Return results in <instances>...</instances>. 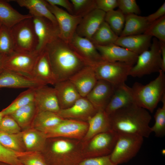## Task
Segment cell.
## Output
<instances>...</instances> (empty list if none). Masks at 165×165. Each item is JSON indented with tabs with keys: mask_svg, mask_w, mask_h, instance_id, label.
Listing matches in <instances>:
<instances>
[{
	"mask_svg": "<svg viewBox=\"0 0 165 165\" xmlns=\"http://www.w3.org/2000/svg\"><path fill=\"white\" fill-rule=\"evenodd\" d=\"M106 13L96 9L83 17L78 26L76 33L90 40L101 23L105 21Z\"/></svg>",
	"mask_w": 165,
	"mask_h": 165,
	"instance_id": "21",
	"label": "cell"
},
{
	"mask_svg": "<svg viewBox=\"0 0 165 165\" xmlns=\"http://www.w3.org/2000/svg\"><path fill=\"white\" fill-rule=\"evenodd\" d=\"M0 165H11L9 164L8 163H5L0 162Z\"/></svg>",
	"mask_w": 165,
	"mask_h": 165,
	"instance_id": "52",
	"label": "cell"
},
{
	"mask_svg": "<svg viewBox=\"0 0 165 165\" xmlns=\"http://www.w3.org/2000/svg\"><path fill=\"white\" fill-rule=\"evenodd\" d=\"M105 21L109 25L113 31L119 36L123 29L125 22V15L119 9L106 13Z\"/></svg>",
	"mask_w": 165,
	"mask_h": 165,
	"instance_id": "36",
	"label": "cell"
},
{
	"mask_svg": "<svg viewBox=\"0 0 165 165\" xmlns=\"http://www.w3.org/2000/svg\"><path fill=\"white\" fill-rule=\"evenodd\" d=\"M95 46L105 61L124 62L134 64L137 61L138 55L115 44Z\"/></svg>",
	"mask_w": 165,
	"mask_h": 165,
	"instance_id": "18",
	"label": "cell"
},
{
	"mask_svg": "<svg viewBox=\"0 0 165 165\" xmlns=\"http://www.w3.org/2000/svg\"><path fill=\"white\" fill-rule=\"evenodd\" d=\"M152 37L144 34L119 36L114 44L138 55L149 49Z\"/></svg>",
	"mask_w": 165,
	"mask_h": 165,
	"instance_id": "24",
	"label": "cell"
},
{
	"mask_svg": "<svg viewBox=\"0 0 165 165\" xmlns=\"http://www.w3.org/2000/svg\"><path fill=\"white\" fill-rule=\"evenodd\" d=\"M95 2L96 9L106 13L118 7L117 0H95Z\"/></svg>",
	"mask_w": 165,
	"mask_h": 165,
	"instance_id": "46",
	"label": "cell"
},
{
	"mask_svg": "<svg viewBox=\"0 0 165 165\" xmlns=\"http://www.w3.org/2000/svg\"><path fill=\"white\" fill-rule=\"evenodd\" d=\"M32 78L44 85H54L57 82L45 49L37 57L33 70Z\"/></svg>",
	"mask_w": 165,
	"mask_h": 165,
	"instance_id": "22",
	"label": "cell"
},
{
	"mask_svg": "<svg viewBox=\"0 0 165 165\" xmlns=\"http://www.w3.org/2000/svg\"><path fill=\"white\" fill-rule=\"evenodd\" d=\"M119 36L112 30L105 21L101 24L90 40L95 46H105L114 44Z\"/></svg>",
	"mask_w": 165,
	"mask_h": 165,
	"instance_id": "33",
	"label": "cell"
},
{
	"mask_svg": "<svg viewBox=\"0 0 165 165\" xmlns=\"http://www.w3.org/2000/svg\"><path fill=\"white\" fill-rule=\"evenodd\" d=\"M161 51L159 41L154 38L149 49L138 55L129 75L140 77L156 72L161 68Z\"/></svg>",
	"mask_w": 165,
	"mask_h": 165,
	"instance_id": "5",
	"label": "cell"
},
{
	"mask_svg": "<svg viewBox=\"0 0 165 165\" xmlns=\"http://www.w3.org/2000/svg\"><path fill=\"white\" fill-rule=\"evenodd\" d=\"M163 103L162 107L158 108L154 116L155 123L151 127L152 132L156 137H162L165 135V95L161 101Z\"/></svg>",
	"mask_w": 165,
	"mask_h": 165,
	"instance_id": "38",
	"label": "cell"
},
{
	"mask_svg": "<svg viewBox=\"0 0 165 165\" xmlns=\"http://www.w3.org/2000/svg\"><path fill=\"white\" fill-rule=\"evenodd\" d=\"M88 127L87 132L82 141L86 142L99 134L112 129L109 118L104 110H99L87 121Z\"/></svg>",
	"mask_w": 165,
	"mask_h": 165,
	"instance_id": "25",
	"label": "cell"
},
{
	"mask_svg": "<svg viewBox=\"0 0 165 165\" xmlns=\"http://www.w3.org/2000/svg\"><path fill=\"white\" fill-rule=\"evenodd\" d=\"M44 49L57 82L68 80L88 65L72 46L60 37L47 45Z\"/></svg>",
	"mask_w": 165,
	"mask_h": 165,
	"instance_id": "1",
	"label": "cell"
},
{
	"mask_svg": "<svg viewBox=\"0 0 165 165\" xmlns=\"http://www.w3.org/2000/svg\"><path fill=\"white\" fill-rule=\"evenodd\" d=\"M82 140L63 137L47 138L41 153L48 165H78L83 159Z\"/></svg>",
	"mask_w": 165,
	"mask_h": 165,
	"instance_id": "3",
	"label": "cell"
},
{
	"mask_svg": "<svg viewBox=\"0 0 165 165\" xmlns=\"http://www.w3.org/2000/svg\"><path fill=\"white\" fill-rule=\"evenodd\" d=\"M164 16H165V2L156 12L146 16V18L148 23L151 24Z\"/></svg>",
	"mask_w": 165,
	"mask_h": 165,
	"instance_id": "48",
	"label": "cell"
},
{
	"mask_svg": "<svg viewBox=\"0 0 165 165\" xmlns=\"http://www.w3.org/2000/svg\"><path fill=\"white\" fill-rule=\"evenodd\" d=\"M69 80L81 96L86 97L98 79L93 67L87 65L73 75Z\"/></svg>",
	"mask_w": 165,
	"mask_h": 165,
	"instance_id": "19",
	"label": "cell"
},
{
	"mask_svg": "<svg viewBox=\"0 0 165 165\" xmlns=\"http://www.w3.org/2000/svg\"><path fill=\"white\" fill-rule=\"evenodd\" d=\"M112 129L118 133L148 138L152 132L149 124L152 117L148 111L132 103L109 116Z\"/></svg>",
	"mask_w": 165,
	"mask_h": 165,
	"instance_id": "2",
	"label": "cell"
},
{
	"mask_svg": "<svg viewBox=\"0 0 165 165\" xmlns=\"http://www.w3.org/2000/svg\"><path fill=\"white\" fill-rule=\"evenodd\" d=\"M39 54L36 51L32 53L14 51L4 55L3 68L32 78L33 70Z\"/></svg>",
	"mask_w": 165,
	"mask_h": 165,
	"instance_id": "10",
	"label": "cell"
},
{
	"mask_svg": "<svg viewBox=\"0 0 165 165\" xmlns=\"http://www.w3.org/2000/svg\"><path fill=\"white\" fill-rule=\"evenodd\" d=\"M144 34L165 43V16L150 24Z\"/></svg>",
	"mask_w": 165,
	"mask_h": 165,
	"instance_id": "39",
	"label": "cell"
},
{
	"mask_svg": "<svg viewBox=\"0 0 165 165\" xmlns=\"http://www.w3.org/2000/svg\"><path fill=\"white\" fill-rule=\"evenodd\" d=\"M53 86L60 109L70 107L81 97L69 79L57 82Z\"/></svg>",
	"mask_w": 165,
	"mask_h": 165,
	"instance_id": "23",
	"label": "cell"
},
{
	"mask_svg": "<svg viewBox=\"0 0 165 165\" xmlns=\"http://www.w3.org/2000/svg\"><path fill=\"white\" fill-rule=\"evenodd\" d=\"M119 9L124 15H138L141 13L140 8L135 0H117Z\"/></svg>",
	"mask_w": 165,
	"mask_h": 165,
	"instance_id": "44",
	"label": "cell"
},
{
	"mask_svg": "<svg viewBox=\"0 0 165 165\" xmlns=\"http://www.w3.org/2000/svg\"><path fill=\"white\" fill-rule=\"evenodd\" d=\"M32 17L23 20L10 28L13 40L14 51L32 53L36 51L38 40Z\"/></svg>",
	"mask_w": 165,
	"mask_h": 165,
	"instance_id": "6",
	"label": "cell"
},
{
	"mask_svg": "<svg viewBox=\"0 0 165 165\" xmlns=\"http://www.w3.org/2000/svg\"><path fill=\"white\" fill-rule=\"evenodd\" d=\"M25 152H16L5 147L0 143V162L11 165H23L19 159Z\"/></svg>",
	"mask_w": 165,
	"mask_h": 165,
	"instance_id": "41",
	"label": "cell"
},
{
	"mask_svg": "<svg viewBox=\"0 0 165 165\" xmlns=\"http://www.w3.org/2000/svg\"><path fill=\"white\" fill-rule=\"evenodd\" d=\"M69 43L88 65L94 66L104 61L95 45L88 38L75 33Z\"/></svg>",
	"mask_w": 165,
	"mask_h": 165,
	"instance_id": "14",
	"label": "cell"
},
{
	"mask_svg": "<svg viewBox=\"0 0 165 165\" xmlns=\"http://www.w3.org/2000/svg\"><path fill=\"white\" fill-rule=\"evenodd\" d=\"M34 102L37 112L47 111L57 113L60 109L54 88L47 85L35 88Z\"/></svg>",
	"mask_w": 165,
	"mask_h": 165,
	"instance_id": "17",
	"label": "cell"
},
{
	"mask_svg": "<svg viewBox=\"0 0 165 165\" xmlns=\"http://www.w3.org/2000/svg\"><path fill=\"white\" fill-rule=\"evenodd\" d=\"M23 143L27 151L42 153L47 139L46 134L33 128L22 131Z\"/></svg>",
	"mask_w": 165,
	"mask_h": 165,
	"instance_id": "27",
	"label": "cell"
},
{
	"mask_svg": "<svg viewBox=\"0 0 165 165\" xmlns=\"http://www.w3.org/2000/svg\"><path fill=\"white\" fill-rule=\"evenodd\" d=\"M161 153L164 155V154H165V150L163 149V150L161 151Z\"/></svg>",
	"mask_w": 165,
	"mask_h": 165,
	"instance_id": "53",
	"label": "cell"
},
{
	"mask_svg": "<svg viewBox=\"0 0 165 165\" xmlns=\"http://www.w3.org/2000/svg\"><path fill=\"white\" fill-rule=\"evenodd\" d=\"M119 134L112 130L97 134L83 142L84 159L110 155L117 140Z\"/></svg>",
	"mask_w": 165,
	"mask_h": 165,
	"instance_id": "9",
	"label": "cell"
},
{
	"mask_svg": "<svg viewBox=\"0 0 165 165\" xmlns=\"http://www.w3.org/2000/svg\"><path fill=\"white\" fill-rule=\"evenodd\" d=\"M158 76L146 85L135 82L129 87L134 103L152 113L165 95V75L160 70Z\"/></svg>",
	"mask_w": 165,
	"mask_h": 165,
	"instance_id": "4",
	"label": "cell"
},
{
	"mask_svg": "<svg viewBox=\"0 0 165 165\" xmlns=\"http://www.w3.org/2000/svg\"><path fill=\"white\" fill-rule=\"evenodd\" d=\"M32 19L38 40L36 51L40 53L47 45L60 37V30L58 26L46 18L32 16Z\"/></svg>",
	"mask_w": 165,
	"mask_h": 165,
	"instance_id": "13",
	"label": "cell"
},
{
	"mask_svg": "<svg viewBox=\"0 0 165 165\" xmlns=\"http://www.w3.org/2000/svg\"><path fill=\"white\" fill-rule=\"evenodd\" d=\"M43 85L33 78L12 71L3 70L0 74V88L29 89Z\"/></svg>",
	"mask_w": 165,
	"mask_h": 165,
	"instance_id": "20",
	"label": "cell"
},
{
	"mask_svg": "<svg viewBox=\"0 0 165 165\" xmlns=\"http://www.w3.org/2000/svg\"><path fill=\"white\" fill-rule=\"evenodd\" d=\"M134 64L121 62L103 61L93 66L98 79L110 83L115 88L125 84Z\"/></svg>",
	"mask_w": 165,
	"mask_h": 165,
	"instance_id": "7",
	"label": "cell"
},
{
	"mask_svg": "<svg viewBox=\"0 0 165 165\" xmlns=\"http://www.w3.org/2000/svg\"><path fill=\"white\" fill-rule=\"evenodd\" d=\"M133 103V98L129 86L125 84L115 88L114 93L104 111L109 116L116 111Z\"/></svg>",
	"mask_w": 165,
	"mask_h": 165,
	"instance_id": "26",
	"label": "cell"
},
{
	"mask_svg": "<svg viewBox=\"0 0 165 165\" xmlns=\"http://www.w3.org/2000/svg\"><path fill=\"white\" fill-rule=\"evenodd\" d=\"M114 147L110 155L116 165L128 162L137 154L143 142V138L136 135L118 133Z\"/></svg>",
	"mask_w": 165,
	"mask_h": 165,
	"instance_id": "8",
	"label": "cell"
},
{
	"mask_svg": "<svg viewBox=\"0 0 165 165\" xmlns=\"http://www.w3.org/2000/svg\"><path fill=\"white\" fill-rule=\"evenodd\" d=\"M50 5L61 6L65 9L69 13L73 15V7L70 1L68 0H46Z\"/></svg>",
	"mask_w": 165,
	"mask_h": 165,
	"instance_id": "47",
	"label": "cell"
},
{
	"mask_svg": "<svg viewBox=\"0 0 165 165\" xmlns=\"http://www.w3.org/2000/svg\"><path fill=\"white\" fill-rule=\"evenodd\" d=\"M73 15L82 18L96 9L95 0H71Z\"/></svg>",
	"mask_w": 165,
	"mask_h": 165,
	"instance_id": "40",
	"label": "cell"
},
{
	"mask_svg": "<svg viewBox=\"0 0 165 165\" xmlns=\"http://www.w3.org/2000/svg\"><path fill=\"white\" fill-rule=\"evenodd\" d=\"M37 112L33 102L19 108L9 116L15 120L20 128H26L31 125Z\"/></svg>",
	"mask_w": 165,
	"mask_h": 165,
	"instance_id": "32",
	"label": "cell"
},
{
	"mask_svg": "<svg viewBox=\"0 0 165 165\" xmlns=\"http://www.w3.org/2000/svg\"><path fill=\"white\" fill-rule=\"evenodd\" d=\"M64 119L57 113L47 111H38L31 126L32 128L45 133L59 124Z\"/></svg>",
	"mask_w": 165,
	"mask_h": 165,
	"instance_id": "29",
	"label": "cell"
},
{
	"mask_svg": "<svg viewBox=\"0 0 165 165\" xmlns=\"http://www.w3.org/2000/svg\"><path fill=\"white\" fill-rule=\"evenodd\" d=\"M19 6L24 7L29 10V14L32 16L43 17L50 21L53 24L58 26L54 16L47 7V2L44 0H13Z\"/></svg>",
	"mask_w": 165,
	"mask_h": 165,
	"instance_id": "28",
	"label": "cell"
},
{
	"mask_svg": "<svg viewBox=\"0 0 165 165\" xmlns=\"http://www.w3.org/2000/svg\"><path fill=\"white\" fill-rule=\"evenodd\" d=\"M97 111L86 97H81L70 107L60 109L57 113L64 119L87 122Z\"/></svg>",
	"mask_w": 165,
	"mask_h": 165,
	"instance_id": "15",
	"label": "cell"
},
{
	"mask_svg": "<svg viewBox=\"0 0 165 165\" xmlns=\"http://www.w3.org/2000/svg\"><path fill=\"white\" fill-rule=\"evenodd\" d=\"M2 25V23H1V22L0 21V27Z\"/></svg>",
	"mask_w": 165,
	"mask_h": 165,
	"instance_id": "54",
	"label": "cell"
},
{
	"mask_svg": "<svg viewBox=\"0 0 165 165\" xmlns=\"http://www.w3.org/2000/svg\"><path fill=\"white\" fill-rule=\"evenodd\" d=\"M150 24L146 16L135 14L125 15L124 27L119 36L144 34Z\"/></svg>",
	"mask_w": 165,
	"mask_h": 165,
	"instance_id": "30",
	"label": "cell"
},
{
	"mask_svg": "<svg viewBox=\"0 0 165 165\" xmlns=\"http://www.w3.org/2000/svg\"><path fill=\"white\" fill-rule=\"evenodd\" d=\"M115 89V87L108 82L98 79L86 97L97 111L104 110Z\"/></svg>",
	"mask_w": 165,
	"mask_h": 165,
	"instance_id": "16",
	"label": "cell"
},
{
	"mask_svg": "<svg viewBox=\"0 0 165 165\" xmlns=\"http://www.w3.org/2000/svg\"><path fill=\"white\" fill-rule=\"evenodd\" d=\"M47 5L56 19L60 30V37L70 43L82 18L71 14L58 6L50 5L47 2Z\"/></svg>",
	"mask_w": 165,
	"mask_h": 165,
	"instance_id": "12",
	"label": "cell"
},
{
	"mask_svg": "<svg viewBox=\"0 0 165 165\" xmlns=\"http://www.w3.org/2000/svg\"><path fill=\"white\" fill-rule=\"evenodd\" d=\"M32 17L30 14L20 13L7 1L0 0V21L2 25L11 28L22 20Z\"/></svg>",
	"mask_w": 165,
	"mask_h": 165,
	"instance_id": "31",
	"label": "cell"
},
{
	"mask_svg": "<svg viewBox=\"0 0 165 165\" xmlns=\"http://www.w3.org/2000/svg\"><path fill=\"white\" fill-rule=\"evenodd\" d=\"M78 165H116L111 160L110 155L85 158Z\"/></svg>",
	"mask_w": 165,
	"mask_h": 165,
	"instance_id": "45",
	"label": "cell"
},
{
	"mask_svg": "<svg viewBox=\"0 0 165 165\" xmlns=\"http://www.w3.org/2000/svg\"><path fill=\"white\" fill-rule=\"evenodd\" d=\"M21 128L9 115L4 116L0 123V131L11 134L20 132Z\"/></svg>",
	"mask_w": 165,
	"mask_h": 165,
	"instance_id": "43",
	"label": "cell"
},
{
	"mask_svg": "<svg viewBox=\"0 0 165 165\" xmlns=\"http://www.w3.org/2000/svg\"><path fill=\"white\" fill-rule=\"evenodd\" d=\"M19 159L23 165H48L39 152L26 151Z\"/></svg>",
	"mask_w": 165,
	"mask_h": 165,
	"instance_id": "42",
	"label": "cell"
},
{
	"mask_svg": "<svg viewBox=\"0 0 165 165\" xmlns=\"http://www.w3.org/2000/svg\"><path fill=\"white\" fill-rule=\"evenodd\" d=\"M35 88L28 89L20 93L10 105L1 111L4 116L9 115L19 108L34 102Z\"/></svg>",
	"mask_w": 165,
	"mask_h": 165,
	"instance_id": "34",
	"label": "cell"
},
{
	"mask_svg": "<svg viewBox=\"0 0 165 165\" xmlns=\"http://www.w3.org/2000/svg\"><path fill=\"white\" fill-rule=\"evenodd\" d=\"M14 51V44L10 28L2 25L0 27V55H8Z\"/></svg>",
	"mask_w": 165,
	"mask_h": 165,
	"instance_id": "37",
	"label": "cell"
},
{
	"mask_svg": "<svg viewBox=\"0 0 165 165\" xmlns=\"http://www.w3.org/2000/svg\"><path fill=\"white\" fill-rule=\"evenodd\" d=\"M161 51V70L165 72V43L159 41Z\"/></svg>",
	"mask_w": 165,
	"mask_h": 165,
	"instance_id": "49",
	"label": "cell"
},
{
	"mask_svg": "<svg viewBox=\"0 0 165 165\" xmlns=\"http://www.w3.org/2000/svg\"><path fill=\"white\" fill-rule=\"evenodd\" d=\"M4 116V115H3V113L1 111L0 112V123L1 122V121Z\"/></svg>",
	"mask_w": 165,
	"mask_h": 165,
	"instance_id": "51",
	"label": "cell"
},
{
	"mask_svg": "<svg viewBox=\"0 0 165 165\" xmlns=\"http://www.w3.org/2000/svg\"><path fill=\"white\" fill-rule=\"evenodd\" d=\"M22 132L9 134L0 131V143L5 147L16 152L27 151L22 137Z\"/></svg>",
	"mask_w": 165,
	"mask_h": 165,
	"instance_id": "35",
	"label": "cell"
},
{
	"mask_svg": "<svg viewBox=\"0 0 165 165\" xmlns=\"http://www.w3.org/2000/svg\"><path fill=\"white\" fill-rule=\"evenodd\" d=\"M88 127L86 122L64 119L59 124L45 134L47 138L63 137L82 140Z\"/></svg>",
	"mask_w": 165,
	"mask_h": 165,
	"instance_id": "11",
	"label": "cell"
},
{
	"mask_svg": "<svg viewBox=\"0 0 165 165\" xmlns=\"http://www.w3.org/2000/svg\"><path fill=\"white\" fill-rule=\"evenodd\" d=\"M4 55H0V74L3 70L2 66V61Z\"/></svg>",
	"mask_w": 165,
	"mask_h": 165,
	"instance_id": "50",
	"label": "cell"
}]
</instances>
